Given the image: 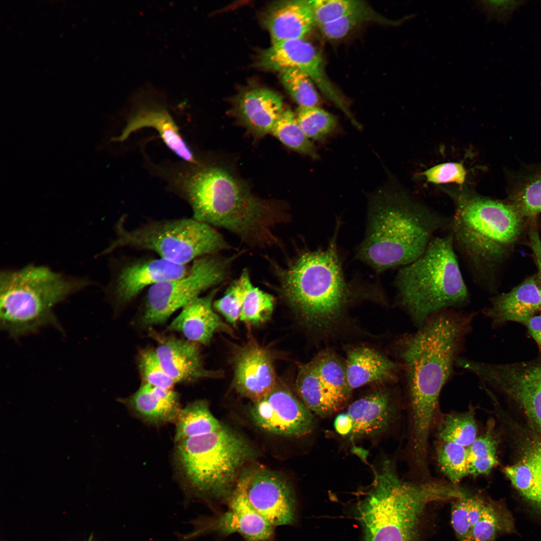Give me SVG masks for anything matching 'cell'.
<instances>
[{
  "instance_id": "1",
  "label": "cell",
  "mask_w": 541,
  "mask_h": 541,
  "mask_svg": "<svg viewBox=\"0 0 541 541\" xmlns=\"http://www.w3.org/2000/svg\"><path fill=\"white\" fill-rule=\"evenodd\" d=\"M476 315L459 309L442 310L397 342L410 412V447L416 452L428 449L441 392L453 374Z\"/></svg>"
},
{
  "instance_id": "2",
  "label": "cell",
  "mask_w": 541,
  "mask_h": 541,
  "mask_svg": "<svg viewBox=\"0 0 541 541\" xmlns=\"http://www.w3.org/2000/svg\"><path fill=\"white\" fill-rule=\"evenodd\" d=\"M183 188L194 219L226 228L252 244L276 241L273 228L285 220L281 207L255 196L229 169L216 164L201 167L187 177Z\"/></svg>"
},
{
  "instance_id": "3",
  "label": "cell",
  "mask_w": 541,
  "mask_h": 541,
  "mask_svg": "<svg viewBox=\"0 0 541 541\" xmlns=\"http://www.w3.org/2000/svg\"><path fill=\"white\" fill-rule=\"evenodd\" d=\"M450 220L404 193L380 191L370 201L357 256L377 273L404 266L423 253L437 232L447 229Z\"/></svg>"
},
{
  "instance_id": "4",
  "label": "cell",
  "mask_w": 541,
  "mask_h": 541,
  "mask_svg": "<svg viewBox=\"0 0 541 541\" xmlns=\"http://www.w3.org/2000/svg\"><path fill=\"white\" fill-rule=\"evenodd\" d=\"M463 493L456 485L440 481H404L393 464L385 461L357 505L364 540L417 541L427 505Z\"/></svg>"
},
{
  "instance_id": "5",
  "label": "cell",
  "mask_w": 541,
  "mask_h": 541,
  "mask_svg": "<svg viewBox=\"0 0 541 541\" xmlns=\"http://www.w3.org/2000/svg\"><path fill=\"white\" fill-rule=\"evenodd\" d=\"M454 200L447 229L455 252L475 285L490 286L506 247L520 232L522 216L512 204L477 195L461 194Z\"/></svg>"
},
{
  "instance_id": "6",
  "label": "cell",
  "mask_w": 541,
  "mask_h": 541,
  "mask_svg": "<svg viewBox=\"0 0 541 541\" xmlns=\"http://www.w3.org/2000/svg\"><path fill=\"white\" fill-rule=\"evenodd\" d=\"M337 230L326 248L305 251L287 267L276 268L285 301L306 324L317 329L336 322L353 293L338 254Z\"/></svg>"
},
{
  "instance_id": "7",
  "label": "cell",
  "mask_w": 541,
  "mask_h": 541,
  "mask_svg": "<svg viewBox=\"0 0 541 541\" xmlns=\"http://www.w3.org/2000/svg\"><path fill=\"white\" fill-rule=\"evenodd\" d=\"M458 259L448 232L436 235L419 256L398 271L394 282L398 304L418 328L435 313L468 304Z\"/></svg>"
},
{
  "instance_id": "8",
  "label": "cell",
  "mask_w": 541,
  "mask_h": 541,
  "mask_svg": "<svg viewBox=\"0 0 541 541\" xmlns=\"http://www.w3.org/2000/svg\"><path fill=\"white\" fill-rule=\"evenodd\" d=\"M243 437L225 426L175 443L174 457L189 497L227 502L244 465L255 456Z\"/></svg>"
},
{
  "instance_id": "9",
  "label": "cell",
  "mask_w": 541,
  "mask_h": 541,
  "mask_svg": "<svg viewBox=\"0 0 541 541\" xmlns=\"http://www.w3.org/2000/svg\"><path fill=\"white\" fill-rule=\"evenodd\" d=\"M88 282L68 277L42 265L5 270L0 276V322L4 331L18 338L58 324L53 310Z\"/></svg>"
},
{
  "instance_id": "10",
  "label": "cell",
  "mask_w": 541,
  "mask_h": 541,
  "mask_svg": "<svg viewBox=\"0 0 541 541\" xmlns=\"http://www.w3.org/2000/svg\"><path fill=\"white\" fill-rule=\"evenodd\" d=\"M125 224L124 217L118 220L116 236L102 254L128 248L152 251L168 261L186 265L229 248L213 226L192 217L151 220L132 228Z\"/></svg>"
},
{
  "instance_id": "11",
  "label": "cell",
  "mask_w": 541,
  "mask_h": 541,
  "mask_svg": "<svg viewBox=\"0 0 541 541\" xmlns=\"http://www.w3.org/2000/svg\"><path fill=\"white\" fill-rule=\"evenodd\" d=\"M233 258L215 254L200 257L192 262L186 275L149 287L145 299L142 324L149 326L165 323L175 311L221 283Z\"/></svg>"
},
{
  "instance_id": "12",
  "label": "cell",
  "mask_w": 541,
  "mask_h": 541,
  "mask_svg": "<svg viewBox=\"0 0 541 541\" xmlns=\"http://www.w3.org/2000/svg\"><path fill=\"white\" fill-rule=\"evenodd\" d=\"M465 370L482 385L501 393L524 413L541 433V354L530 361L494 364L467 360Z\"/></svg>"
},
{
  "instance_id": "13",
  "label": "cell",
  "mask_w": 541,
  "mask_h": 541,
  "mask_svg": "<svg viewBox=\"0 0 541 541\" xmlns=\"http://www.w3.org/2000/svg\"><path fill=\"white\" fill-rule=\"evenodd\" d=\"M234 487L274 526L293 524L296 500L289 482L279 474L262 467L243 469Z\"/></svg>"
},
{
  "instance_id": "14",
  "label": "cell",
  "mask_w": 541,
  "mask_h": 541,
  "mask_svg": "<svg viewBox=\"0 0 541 541\" xmlns=\"http://www.w3.org/2000/svg\"><path fill=\"white\" fill-rule=\"evenodd\" d=\"M250 414L260 428L281 436H306L315 425L313 413L279 381L266 395L252 401Z\"/></svg>"
},
{
  "instance_id": "15",
  "label": "cell",
  "mask_w": 541,
  "mask_h": 541,
  "mask_svg": "<svg viewBox=\"0 0 541 541\" xmlns=\"http://www.w3.org/2000/svg\"><path fill=\"white\" fill-rule=\"evenodd\" d=\"M224 512L211 517H199L191 521L193 530L179 536L189 541L201 535L216 533L223 536L234 533L246 541H270L274 534L273 525L249 504L242 493L234 487Z\"/></svg>"
},
{
  "instance_id": "16",
  "label": "cell",
  "mask_w": 541,
  "mask_h": 541,
  "mask_svg": "<svg viewBox=\"0 0 541 541\" xmlns=\"http://www.w3.org/2000/svg\"><path fill=\"white\" fill-rule=\"evenodd\" d=\"M190 265L173 263L159 257H139L122 261L113 272L108 287L115 302L125 305L145 289L186 275Z\"/></svg>"
},
{
  "instance_id": "17",
  "label": "cell",
  "mask_w": 541,
  "mask_h": 541,
  "mask_svg": "<svg viewBox=\"0 0 541 541\" xmlns=\"http://www.w3.org/2000/svg\"><path fill=\"white\" fill-rule=\"evenodd\" d=\"M232 362V388L252 401L266 395L278 382L271 353L253 340L236 350Z\"/></svg>"
},
{
  "instance_id": "18",
  "label": "cell",
  "mask_w": 541,
  "mask_h": 541,
  "mask_svg": "<svg viewBox=\"0 0 541 541\" xmlns=\"http://www.w3.org/2000/svg\"><path fill=\"white\" fill-rule=\"evenodd\" d=\"M395 410L390 393L377 390L352 403L335 418L334 428L338 434L350 439L374 435L389 427Z\"/></svg>"
},
{
  "instance_id": "19",
  "label": "cell",
  "mask_w": 541,
  "mask_h": 541,
  "mask_svg": "<svg viewBox=\"0 0 541 541\" xmlns=\"http://www.w3.org/2000/svg\"><path fill=\"white\" fill-rule=\"evenodd\" d=\"M157 341L155 349L163 369L175 383L192 382L204 378H219L220 371L204 368L198 344L186 339L151 332Z\"/></svg>"
},
{
  "instance_id": "20",
  "label": "cell",
  "mask_w": 541,
  "mask_h": 541,
  "mask_svg": "<svg viewBox=\"0 0 541 541\" xmlns=\"http://www.w3.org/2000/svg\"><path fill=\"white\" fill-rule=\"evenodd\" d=\"M257 64L264 69L281 73L291 69L300 70L317 85L323 84L328 78L320 53L303 39L273 44L261 54Z\"/></svg>"
},
{
  "instance_id": "21",
  "label": "cell",
  "mask_w": 541,
  "mask_h": 541,
  "mask_svg": "<svg viewBox=\"0 0 541 541\" xmlns=\"http://www.w3.org/2000/svg\"><path fill=\"white\" fill-rule=\"evenodd\" d=\"M216 292L217 290H213L187 303L170 324L168 330L181 333L186 340L203 345L208 344L216 332L233 336L232 328L213 310V299Z\"/></svg>"
},
{
  "instance_id": "22",
  "label": "cell",
  "mask_w": 541,
  "mask_h": 541,
  "mask_svg": "<svg viewBox=\"0 0 541 541\" xmlns=\"http://www.w3.org/2000/svg\"><path fill=\"white\" fill-rule=\"evenodd\" d=\"M284 110L281 96L265 88L246 91L238 98L235 106V115L240 123L256 138L271 132Z\"/></svg>"
},
{
  "instance_id": "23",
  "label": "cell",
  "mask_w": 541,
  "mask_h": 541,
  "mask_svg": "<svg viewBox=\"0 0 541 541\" xmlns=\"http://www.w3.org/2000/svg\"><path fill=\"white\" fill-rule=\"evenodd\" d=\"M535 277L527 279L510 292L492 298L491 305L483 312L493 326L507 322L523 324L541 310V294Z\"/></svg>"
},
{
  "instance_id": "24",
  "label": "cell",
  "mask_w": 541,
  "mask_h": 541,
  "mask_svg": "<svg viewBox=\"0 0 541 541\" xmlns=\"http://www.w3.org/2000/svg\"><path fill=\"white\" fill-rule=\"evenodd\" d=\"M120 401L136 417L154 425L175 422L182 408L179 395L172 389L144 382L134 393Z\"/></svg>"
},
{
  "instance_id": "25",
  "label": "cell",
  "mask_w": 541,
  "mask_h": 541,
  "mask_svg": "<svg viewBox=\"0 0 541 541\" xmlns=\"http://www.w3.org/2000/svg\"><path fill=\"white\" fill-rule=\"evenodd\" d=\"M345 365L348 384L352 391L368 384L396 382L401 371L398 363L366 347L350 350Z\"/></svg>"
},
{
  "instance_id": "26",
  "label": "cell",
  "mask_w": 541,
  "mask_h": 541,
  "mask_svg": "<svg viewBox=\"0 0 541 541\" xmlns=\"http://www.w3.org/2000/svg\"><path fill=\"white\" fill-rule=\"evenodd\" d=\"M144 127L155 128L165 144L176 155L188 163L197 164L192 151L179 133L169 113L162 108L143 107L128 120L120 136L114 140L123 141L135 131Z\"/></svg>"
},
{
  "instance_id": "27",
  "label": "cell",
  "mask_w": 541,
  "mask_h": 541,
  "mask_svg": "<svg viewBox=\"0 0 541 541\" xmlns=\"http://www.w3.org/2000/svg\"><path fill=\"white\" fill-rule=\"evenodd\" d=\"M265 24L273 44L303 39L316 25L309 1L285 2L275 6Z\"/></svg>"
},
{
  "instance_id": "28",
  "label": "cell",
  "mask_w": 541,
  "mask_h": 541,
  "mask_svg": "<svg viewBox=\"0 0 541 541\" xmlns=\"http://www.w3.org/2000/svg\"><path fill=\"white\" fill-rule=\"evenodd\" d=\"M520 460L505 467L512 485L541 515V441L529 446Z\"/></svg>"
},
{
  "instance_id": "29",
  "label": "cell",
  "mask_w": 541,
  "mask_h": 541,
  "mask_svg": "<svg viewBox=\"0 0 541 541\" xmlns=\"http://www.w3.org/2000/svg\"><path fill=\"white\" fill-rule=\"evenodd\" d=\"M295 386L302 402L318 416H330L344 406L321 381L312 361L301 366Z\"/></svg>"
},
{
  "instance_id": "30",
  "label": "cell",
  "mask_w": 541,
  "mask_h": 541,
  "mask_svg": "<svg viewBox=\"0 0 541 541\" xmlns=\"http://www.w3.org/2000/svg\"><path fill=\"white\" fill-rule=\"evenodd\" d=\"M175 442L214 432L223 425L212 415L207 402L197 400L181 408L175 421Z\"/></svg>"
},
{
  "instance_id": "31",
  "label": "cell",
  "mask_w": 541,
  "mask_h": 541,
  "mask_svg": "<svg viewBox=\"0 0 541 541\" xmlns=\"http://www.w3.org/2000/svg\"><path fill=\"white\" fill-rule=\"evenodd\" d=\"M312 361L322 383L345 405L352 392L348 384L345 364L329 350L318 353Z\"/></svg>"
},
{
  "instance_id": "32",
  "label": "cell",
  "mask_w": 541,
  "mask_h": 541,
  "mask_svg": "<svg viewBox=\"0 0 541 541\" xmlns=\"http://www.w3.org/2000/svg\"><path fill=\"white\" fill-rule=\"evenodd\" d=\"M478 428L473 408L444 415L438 425L436 436L439 441L469 447L477 437Z\"/></svg>"
},
{
  "instance_id": "33",
  "label": "cell",
  "mask_w": 541,
  "mask_h": 541,
  "mask_svg": "<svg viewBox=\"0 0 541 541\" xmlns=\"http://www.w3.org/2000/svg\"><path fill=\"white\" fill-rule=\"evenodd\" d=\"M515 530L513 517L500 505L487 501L472 528L473 541H495L503 533Z\"/></svg>"
},
{
  "instance_id": "34",
  "label": "cell",
  "mask_w": 541,
  "mask_h": 541,
  "mask_svg": "<svg viewBox=\"0 0 541 541\" xmlns=\"http://www.w3.org/2000/svg\"><path fill=\"white\" fill-rule=\"evenodd\" d=\"M493 429V424L489 423L484 433L467 448L469 475L475 477L488 475L498 464V443Z\"/></svg>"
},
{
  "instance_id": "35",
  "label": "cell",
  "mask_w": 541,
  "mask_h": 541,
  "mask_svg": "<svg viewBox=\"0 0 541 541\" xmlns=\"http://www.w3.org/2000/svg\"><path fill=\"white\" fill-rule=\"evenodd\" d=\"M271 132L289 148L314 159L319 157L315 146L304 133L290 109L284 110Z\"/></svg>"
},
{
  "instance_id": "36",
  "label": "cell",
  "mask_w": 541,
  "mask_h": 541,
  "mask_svg": "<svg viewBox=\"0 0 541 541\" xmlns=\"http://www.w3.org/2000/svg\"><path fill=\"white\" fill-rule=\"evenodd\" d=\"M403 20L392 21L387 19L374 11L367 4L352 13L318 27L326 38L337 40L345 37L353 29L364 23L375 22L394 26L400 24Z\"/></svg>"
},
{
  "instance_id": "37",
  "label": "cell",
  "mask_w": 541,
  "mask_h": 541,
  "mask_svg": "<svg viewBox=\"0 0 541 541\" xmlns=\"http://www.w3.org/2000/svg\"><path fill=\"white\" fill-rule=\"evenodd\" d=\"M442 473L454 485L469 475L467 449L456 443L439 441L436 449Z\"/></svg>"
},
{
  "instance_id": "38",
  "label": "cell",
  "mask_w": 541,
  "mask_h": 541,
  "mask_svg": "<svg viewBox=\"0 0 541 541\" xmlns=\"http://www.w3.org/2000/svg\"><path fill=\"white\" fill-rule=\"evenodd\" d=\"M295 115L300 127L309 139L322 140L333 132L338 125L334 115L318 107H299Z\"/></svg>"
},
{
  "instance_id": "39",
  "label": "cell",
  "mask_w": 541,
  "mask_h": 541,
  "mask_svg": "<svg viewBox=\"0 0 541 541\" xmlns=\"http://www.w3.org/2000/svg\"><path fill=\"white\" fill-rule=\"evenodd\" d=\"M274 297L251 284L244 298L239 320L248 326H258L268 321L275 307Z\"/></svg>"
},
{
  "instance_id": "40",
  "label": "cell",
  "mask_w": 541,
  "mask_h": 541,
  "mask_svg": "<svg viewBox=\"0 0 541 541\" xmlns=\"http://www.w3.org/2000/svg\"><path fill=\"white\" fill-rule=\"evenodd\" d=\"M281 81L294 100L299 107H318L320 104L319 94L311 78L297 69L281 72Z\"/></svg>"
},
{
  "instance_id": "41",
  "label": "cell",
  "mask_w": 541,
  "mask_h": 541,
  "mask_svg": "<svg viewBox=\"0 0 541 541\" xmlns=\"http://www.w3.org/2000/svg\"><path fill=\"white\" fill-rule=\"evenodd\" d=\"M251 284L249 273L244 269L240 277L227 288L222 297L213 303V308L233 327H236L239 320L244 298Z\"/></svg>"
},
{
  "instance_id": "42",
  "label": "cell",
  "mask_w": 541,
  "mask_h": 541,
  "mask_svg": "<svg viewBox=\"0 0 541 541\" xmlns=\"http://www.w3.org/2000/svg\"><path fill=\"white\" fill-rule=\"evenodd\" d=\"M512 205L522 216L541 213V170L520 185L512 196Z\"/></svg>"
},
{
  "instance_id": "43",
  "label": "cell",
  "mask_w": 541,
  "mask_h": 541,
  "mask_svg": "<svg viewBox=\"0 0 541 541\" xmlns=\"http://www.w3.org/2000/svg\"><path fill=\"white\" fill-rule=\"evenodd\" d=\"M315 25L318 27L352 13L367 5L355 0L309 1Z\"/></svg>"
},
{
  "instance_id": "44",
  "label": "cell",
  "mask_w": 541,
  "mask_h": 541,
  "mask_svg": "<svg viewBox=\"0 0 541 541\" xmlns=\"http://www.w3.org/2000/svg\"><path fill=\"white\" fill-rule=\"evenodd\" d=\"M139 370L143 382L164 389H172L175 383L161 365L155 351L145 349L139 354Z\"/></svg>"
},
{
  "instance_id": "45",
  "label": "cell",
  "mask_w": 541,
  "mask_h": 541,
  "mask_svg": "<svg viewBox=\"0 0 541 541\" xmlns=\"http://www.w3.org/2000/svg\"><path fill=\"white\" fill-rule=\"evenodd\" d=\"M451 507V522L459 541H473L474 519L471 508V496L465 493L454 499Z\"/></svg>"
},
{
  "instance_id": "46",
  "label": "cell",
  "mask_w": 541,
  "mask_h": 541,
  "mask_svg": "<svg viewBox=\"0 0 541 541\" xmlns=\"http://www.w3.org/2000/svg\"><path fill=\"white\" fill-rule=\"evenodd\" d=\"M430 183L440 184L455 183L463 184L465 180L466 171L460 162H445L435 165L421 174Z\"/></svg>"
},
{
  "instance_id": "47",
  "label": "cell",
  "mask_w": 541,
  "mask_h": 541,
  "mask_svg": "<svg viewBox=\"0 0 541 541\" xmlns=\"http://www.w3.org/2000/svg\"><path fill=\"white\" fill-rule=\"evenodd\" d=\"M478 7L489 17L503 20L509 16L520 3L517 1H480Z\"/></svg>"
},
{
  "instance_id": "48",
  "label": "cell",
  "mask_w": 541,
  "mask_h": 541,
  "mask_svg": "<svg viewBox=\"0 0 541 541\" xmlns=\"http://www.w3.org/2000/svg\"><path fill=\"white\" fill-rule=\"evenodd\" d=\"M529 244L531 249L538 272L539 290L541 294V239L536 229L533 226L529 231Z\"/></svg>"
},
{
  "instance_id": "49",
  "label": "cell",
  "mask_w": 541,
  "mask_h": 541,
  "mask_svg": "<svg viewBox=\"0 0 541 541\" xmlns=\"http://www.w3.org/2000/svg\"><path fill=\"white\" fill-rule=\"evenodd\" d=\"M523 325L526 327L529 335L536 342L541 354V314L532 316Z\"/></svg>"
}]
</instances>
